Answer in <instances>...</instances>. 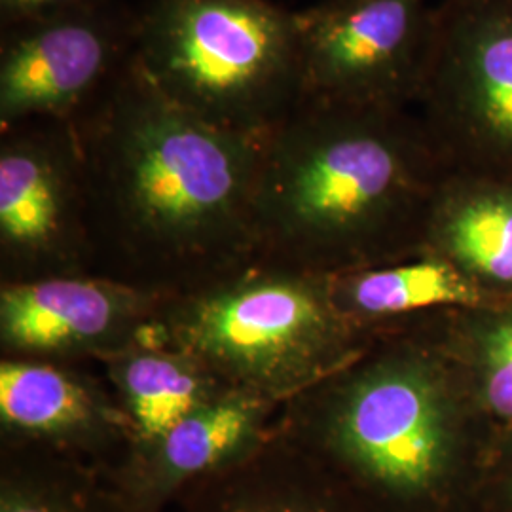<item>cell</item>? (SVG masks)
<instances>
[{
    "mask_svg": "<svg viewBox=\"0 0 512 512\" xmlns=\"http://www.w3.org/2000/svg\"><path fill=\"white\" fill-rule=\"evenodd\" d=\"M90 272V198L76 124L2 129L0 283Z\"/></svg>",
    "mask_w": 512,
    "mask_h": 512,
    "instance_id": "9c48e42d",
    "label": "cell"
},
{
    "mask_svg": "<svg viewBox=\"0 0 512 512\" xmlns=\"http://www.w3.org/2000/svg\"><path fill=\"white\" fill-rule=\"evenodd\" d=\"M471 512H478V511H471Z\"/></svg>",
    "mask_w": 512,
    "mask_h": 512,
    "instance_id": "44dd1931",
    "label": "cell"
},
{
    "mask_svg": "<svg viewBox=\"0 0 512 512\" xmlns=\"http://www.w3.org/2000/svg\"><path fill=\"white\" fill-rule=\"evenodd\" d=\"M420 118L450 171L512 183V0H440Z\"/></svg>",
    "mask_w": 512,
    "mask_h": 512,
    "instance_id": "8992f818",
    "label": "cell"
},
{
    "mask_svg": "<svg viewBox=\"0 0 512 512\" xmlns=\"http://www.w3.org/2000/svg\"><path fill=\"white\" fill-rule=\"evenodd\" d=\"M133 65L175 107L264 139L304 101L296 12L270 0H141Z\"/></svg>",
    "mask_w": 512,
    "mask_h": 512,
    "instance_id": "5b68a950",
    "label": "cell"
},
{
    "mask_svg": "<svg viewBox=\"0 0 512 512\" xmlns=\"http://www.w3.org/2000/svg\"><path fill=\"white\" fill-rule=\"evenodd\" d=\"M478 512H512V427L495 435L480 482Z\"/></svg>",
    "mask_w": 512,
    "mask_h": 512,
    "instance_id": "d6986e66",
    "label": "cell"
},
{
    "mask_svg": "<svg viewBox=\"0 0 512 512\" xmlns=\"http://www.w3.org/2000/svg\"><path fill=\"white\" fill-rule=\"evenodd\" d=\"M329 281L336 310L351 323L378 334L444 311L499 302L454 264L427 251L329 275Z\"/></svg>",
    "mask_w": 512,
    "mask_h": 512,
    "instance_id": "9a60e30c",
    "label": "cell"
},
{
    "mask_svg": "<svg viewBox=\"0 0 512 512\" xmlns=\"http://www.w3.org/2000/svg\"><path fill=\"white\" fill-rule=\"evenodd\" d=\"M274 431L384 512L476 511L494 440L423 319L283 404Z\"/></svg>",
    "mask_w": 512,
    "mask_h": 512,
    "instance_id": "3957f363",
    "label": "cell"
},
{
    "mask_svg": "<svg viewBox=\"0 0 512 512\" xmlns=\"http://www.w3.org/2000/svg\"><path fill=\"white\" fill-rule=\"evenodd\" d=\"M95 365L128 418L129 446L156 439L198 406L232 389L194 355L148 336Z\"/></svg>",
    "mask_w": 512,
    "mask_h": 512,
    "instance_id": "2e32d148",
    "label": "cell"
},
{
    "mask_svg": "<svg viewBox=\"0 0 512 512\" xmlns=\"http://www.w3.org/2000/svg\"><path fill=\"white\" fill-rule=\"evenodd\" d=\"M497 435L512 427V298L423 317Z\"/></svg>",
    "mask_w": 512,
    "mask_h": 512,
    "instance_id": "e0dca14e",
    "label": "cell"
},
{
    "mask_svg": "<svg viewBox=\"0 0 512 512\" xmlns=\"http://www.w3.org/2000/svg\"><path fill=\"white\" fill-rule=\"evenodd\" d=\"M279 404L228 389L156 439L129 446L103 471L122 512H164L205 478L241 463L270 439Z\"/></svg>",
    "mask_w": 512,
    "mask_h": 512,
    "instance_id": "8fae6325",
    "label": "cell"
},
{
    "mask_svg": "<svg viewBox=\"0 0 512 512\" xmlns=\"http://www.w3.org/2000/svg\"><path fill=\"white\" fill-rule=\"evenodd\" d=\"M97 0H0V29Z\"/></svg>",
    "mask_w": 512,
    "mask_h": 512,
    "instance_id": "ffe728a7",
    "label": "cell"
},
{
    "mask_svg": "<svg viewBox=\"0 0 512 512\" xmlns=\"http://www.w3.org/2000/svg\"><path fill=\"white\" fill-rule=\"evenodd\" d=\"M74 124L95 274L171 296L255 256L253 202L264 139L175 107L133 63Z\"/></svg>",
    "mask_w": 512,
    "mask_h": 512,
    "instance_id": "6da1fadb",
    "label": "cell"
},
{
    "mask_svg": "<svg viewBox=\"0 0 512 512\" xmlns=\"http://www.w3.org/2000/svg\"><path fill=\"white\" fill-rule=\"evenodd\" d=\"M181 512H384L272 431L255 454L188 488Z\"/></svg>",
    "mask_w": 512,
    "mask_h": 512,
    "instance_id": "4fadbf2b",
    "label": "cell"
},
{
    "mask_svg": "<svg viewBox=\"0 0 512 512\" xmlns=\"http://www.w3.org/2000/svg\"><path fill=\"white\" fill-rule=\"evenodd\" d=\"M0 512H122L99 467L40 446L0 442Z\"/></svg>",
    "mask_w": 512,
    "mask_h": 512,
    "instance_id": "ac0fdd59",
    "label": "cell"
},
{
    "mask_svg": "<svg viewBox=\"0 0 512 512\" xmlns=\"http://www.w3.org/2000/svg\"><path fill=\"white\" fill-rule=\"evenodd\" d=\"M165 298L95 272L0 283V357L99 363L148 336Z\"/></svg>",
    "mask_w": 512,
    "mask_h": 512,
    "instance_id": "30bf717a",
    "label": "cell"
},
{
    "mask_svg": "<svg viewBox=\"0 0 512 512\" xmlns=\"http://www.w3.org/2000/svg\"><path fill=\"white\" fill-rule=\"evenodd\" d=\"M423 251L495 300L512 298V183L450 171L431 203Z\"/></svg>",
    "mask_w": 512,
    "mask_h": 512,
    "instance_id": "5bb4252c",
    "label": "cell"
},
{
    "mask_svg": "<svg viewBox=\"0 0 512 512\" xmlns=\"http://www.w3.org/2000/svg\"><path fill=\"white\" fill-rule=\"evenodd\" d=\"M378 336L348 321L329 275L249 258L160 306L148 338L183 349L232 389L283 406Z\"/></svg>",
    "mask_w": 512,
    "mask_h": 512,
    "instance_id": "277c9868",
    "label": "cell"
},
{
    "mask_svg": "<svg viewBox=\"0 0 512 512\" xmlns=\"http://www.w3.org/2000/svg\"><path fill=\"white\" fill-rule=\"evenodd\" d=\"M296 21L304 101L418 105L435 35L429 0H319Z\"/></svg>",
    "mask_w": 512,
    "mask_h": 512,
    "instance_id": "52a82bcc",
    "label": "cell"
},
{
    "mask_svg": "<svg viewBox=\"0 0 512 512\" xmlns=\"http://www.w3.org/2000/svg\"><path fill=\"white\" fill-rule=\"evenodd\" d=\"M448 173L420 114L304 101L262 141L255 256L336 275L416 255Z\"/></svg>",
    "mask_w": 512,
    "mask_h": 512,
    "instance_id": "7a4b0ae2",
    "label": "cell"
},
{
    "mask_svg": "<svg viewBox=\"0 0 512 512\" xmlns=\"http://www.w3.org/2000/svg\"><path fill=\"white\" fill-rule=\"evenodd\" d=\"M93 365L0 357V442L40 446L110 469L126 454L131 429Z\"/></svg>",
    "mask_w": 512,
    "mask_h": 512,
    "instance_id": "7c38bea8",
    "label": "cell"
},
{
    "mask_svg": "<svg viewBox=\"0 0 512 512\" xmlns=\"http://www.w3.org/2000/svg\"><path fill=\"white\" fill-rule=\"evenodd\" d=\"M135 35L137 10L122 0L0 29V131L84 118L131 67Z\"/></svg>",
    "mask_w": 512,
    "mask_h": 512,
    "instance_id": "ba28073f",
    "label": "cell"
}]
</instances>
